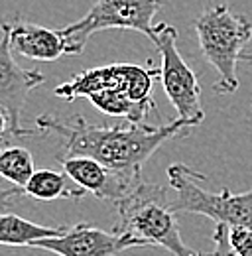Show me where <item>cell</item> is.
<instances>
[{
	"mask_svg": "<svg viewBox=\"0 0 252 256\" xmlns=\"http://www.w3.org/2000/svg\"><path fill=\"white\" fill-rule=\"evenodd\" d=\"M36 124L44 132L62 136L65 156H89L130 178H140L142 166L158 148L170 138L186 134L191 126L184 118L164 126H150L146 122L94 126L79 114L73 118L40 114Z\"/></svg>",
	"mask_w": 252,
	"mask_h": 256,
	"instance_id": "obj_1",
	"label": "cell"
},
{
	"mask_svg": "<svg viewBox=\"0 0 252 256\" xmlns=\"http://www.w3.org/2000/svg\"><path fill=\"white\" fill-rule=\"evenodd\" d=\"M160 69L148 65L110 64L94 69H85L73 75L67 83L56 87V96L73 102L79 96L89 98L100 112L128 122H144L156 110L152 98L154 79Z\"/></svg>",
	"mask_w": 252,
	"mask_h": 256,
	"instance_id": "obj_2",
	"label": "cell"
},
{
	"mask_svg": "<svg viewBox=\"0 0 252 256\" xmlns=\"http://www.w3.org/2000/svg\"><path fill=\"white\" fill-rule=\"evenodd\" d=\"M116 213L118 221L112 230L132 238L136 246H162L174 256H205L184 242L164 186L140 182L116 203Z\"/></svg>",
	"mask_w": 252,
	"mask_h": 256,
	"instance_id": "obj_3",
	"label": "cell"
},
{
	"mask_svg": "<svg viewBox=\"0 0 252 256\" xmlns=\"http://www.w3.org/2000/svg\"><path fill=\"white\" fill-rule=\"evenodd\" d=\"M193 28L205 60L219 73L215 91L220 95L234 93L238 89L236 64L244 44L252 38V20L242 14H232L226 4H217L205 10L193 22Z\"/></svg>",
	"mask_w": 252,
	"mask_h": 256,
	"instance_id": "obj_4",
	"label": "cell"
},
{
	"mask_svg": "<svg viewBox=\"0 0 252 256\" xmlns=\"http://www.w3.org/2000/svg\"><path fill=\"white\" fill-rule=\"evenodd\" d=\"M168 180L176 192V199L172 201L176 213H197L228 226L252 228V190L246 193H232L230 190L207 192L203 190L207 178L184 164H172L168 168Z\"/></svg>",
	"mask_w": 252,
	"mask_h": 256,
	"instance_id": "obj_5",
	"label": "cell"
},
{
	"mask_svg": "<svg viewBox=\"0 0 252 256\" xmlns=\"http://www.w3.org/2000/svg\"><path fill=\"white\" fill-rule=\"evenodd\" d=\"M162 4V0H96L81 20L62 28V32L73 50V56L83 54L85 44L93 34L110 28L134 30L152 38L154 16Z\"/></svg>",
	"mask_w": 252,
	"mask_h": 256,
	"instance_id": "obj_6",
	"label": "cell"
},
{
	"mask_svg": "<svg viewBox=\"0 0 252 256\" xmlns=\"http://www.w3.org/2000/svg\"><path fill=\"white\" fill-rule=\"evenodd\" d=\"M150 40L162 56L160 79L170 102L178 110V118L188 120L191 126L201 124L205 120L201 106V87L197 75L178 50V30L162 22L154 26V36Z\"/></svg>",
	"mask_w": 252,
	"mask_h": 256,
	"instance_id": "obj_7",
	"label": "cell"
},
{
	"mask_svg": "<svg viewBox=\"0 0 252 256\" xmlns=\"http://www.w3.org/2000/svg\"><path fill=\"white\" fill-rule=\"evenodd\" d=\"M46 77L38 69H24L16 64L12 58V48L8 34L2 30L0 38V104L8 110L10 122H12V138L32 136L34 130H26L20 126L22 108L26 104V98L36 87L44 85Z\"/></svg>",
	"mask_w": 252,
	"mask_h": 256,
	"instance_id": "obj_8",
	"label": "cell"
},
{
	"mask_svg": "<svg viewBox=\"0 0 252 256\" xmlns=\"http://www.w3.org/2000/svg\"><path fill=\"white\" fill-rule=\"evenodd\" d=\"M32 246L58 256H118L126 248H134L136 242L114 230L108 232L89 223H77L58 236L36 240Z\"/></svg>",
	"mask_w": 252,
	"mask_h": 256,
	"instance_id": "obj_9",
	"label": "cell"
},
{
	"mask_svg": "<svg viewBox=\"0 0 252 256\" xmlns=\"http://www.w3.org/2000/svg\"><path fill=\"white\" fill-rule=\"evenodd\" d=\"M58 160L62 162L65 176L71 178L77 188L114 205L142 182V178H130L89 156H58Z\"/></svg>",
	"mask_w": 252,
	"mask_h": 256,
	"instance_id": "obj_10",
	"label": "cell"
},
{
	"mask_svg": "<svg viewBox=\"0 0 252 256\" xmlns=\"http://www.w3.org/2000/svg\"><path fill=\"white\" fill-rule=\"evenodd\" d=\"M0 28L8 34L12 52L22 58L36 62H56L63 56H73V50L62 30H50L24 18L0 22Z\"/></svg>",
	"mask_w": 252,
	"mask_h": 256,
	"instance_id": "obj_11",
	"label": "cell"
},
{
	"mask_svg": "<svg viewBox=\"0 0 252 256\" xmlns=\"http://www.w3.org/2000/svg\"><path fill=\"white\" fill-rule=\"evenodd\" d=\"M65 226H46L28 221L24 217L0 211V244L8 246H32L40 238L58 236Z\"/></svg>",
	"mask_w": 252,
	"mask_h": 256,
	"instance_id": "obj_12",
	"label": "cell"
},
{
	"mask_svg": "<svg viewBox=\"0 0 252 256\" xmlns=\"http://www.w3.org/2000/svg\"><path fill=\"white\" fill-rule=\"evenodd\" d=\"M24 193L38 201H56V199H81L85 190L69 188L67 178L54 170H36L30 178Z\"/></svg>",
	"mask_w": 252,
	"mask_h": 256,
	"instance_id": "obj_13",
	"label": "cell"
},
{
	"mask_svg": "<svg viewBox=\"0 0 252 256\" xmlns=\"http://www.w3.org/2000/svg\"><path fill=\"white\" fill-rule=\"evenodd\" d=\"M34 158L22 146H10L0 150V178L16 188H26L34 176Z\"/></svg>",
	"mask_w": 252,
	"mask_h": 256,
	"instance_id": "obj_14",
	"label": "cell"
},
{
	"mask_svg": "<svg viewBox=\"0 0 252 256\" xmlns=\"http://www.w3.org/2000/svg\"><path fill=\"white\" fill-rule=\"evenodd\" d=\"M228 240L240 256H252V228L228 226Z\"/></svg>",
	"mask_w": 252,
	"mask_h": 256,
	"instance_id": "obj_15",
	"label": "cell"
},
{
	"mask_svg": "<svg viewBox=\"0 0 252 256\" xmlns=\"http://www.w3.org/2000/svg\"><path fill=\"white\" fill-rule=\"evenodd\" d=\"M213 244H215V250L205 256H240L228 240V224L217 223L215 232H213Z\"/></svg>",
	"mask_w": 252,
	"mask_h": 256,
	"instance_id": "obj_16",
	"label": "cell"
},
{
	"mask_svg": "<svg viewBox=\"0 0 252 256\" xmlns=\"http://www.w3.org/2000/svg\"><path fill=\"white\" fill-rule=\"evenodd\" d=\"M22 193H24L22 188H16V186H12V188H2V186H0V211L12 207V205H14V199H18Z\"/></svg>",
	"mask_w": 252,
	"mask_h": 256,
	"instance_id": "obj_17",
	"label": "cell"
},
{
	"mask_svg": "<svg viewBox=\"0 0 252 256\" xmlns=\"http://www.w3.org/2000/svg\"><path fill=\"white\" fill-rule=\"evenodd\" d=\"M2 136L12 138V122H10V114H8V110L0 104V138H2Z\"/></svg>",
	"mask_w": 252,
	"mask_h": 256,
	"instance_id": "obj_18",
	"label": "cell"
},
{
	"mask_svg": "<svg viewBox=\"0 0 252 256\" xmlns=\"http://www.w3.org/2000/svg\"><path fill=\"white\" fill-rule=\"evenodd\" d=\"M240 62L252 64V52H242V54H240Z\"/></svg>",
	"mask_w": 252,
	"mask_h": 256,
	"instance_id": "obj_19",
	"label": "cell"
}]
</instances>
